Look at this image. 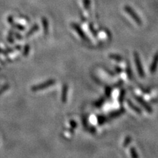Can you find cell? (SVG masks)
Instances as JSON below:
<instances>
[{"mask_svg": "<svg viewBox=\"0 0 158 158\" xmlns=\"http://www.w3.org/2000/svg\"><path fill=\"white\" fill-rule=\"evenodd\" d=\"M125 11H126L127 13H128V14H129V15H130L133 19L135 20V21L137 24H142V21H141L140 18L139 17H138V15L136 13V12L135 11L134 9H133L132 8H131V7L127 6L125 7Z\"/></svg>", "mask_w": 158, "mask_h": 158, "instance_id": "obj_1", "label": "cell"}, {"mask_svg": "<svg viewBox=\"0 0 158 158\" xmlns=\"http://www.w3.org/2000/svg\"><path fill=\"white\" fill-rule=\"evenodd\" d=\"M135 98L136 100L138 102H139L143 107H144L146 109V110H147V111H148L149 113H152V109L151 108V107L149 105H148L145 101L143 100L141 98L138 97V96H135Z\"/></svg>", "mask_w": 158, "mask_h": 158, "instance_id": "obj_3", "label": "cell"}, {"mask_svg": "<svg viewBox=\"0 0 158 158\" xmlns=\"http://www.w3.org/2000/svg\"><path fill=\"white\" fill-rule=\"evenodd\" d=\"M128 105H129V106H130L131 108H132L133 110H134L136 112H137V113H141L140 109L138 108V107H136V106H135V105L133 104L132 103H131V102H130V100H128Z\"/></svg>", "mask_w": 158, "mask_h": 158, "instance_id": "obj_5", "label": "cell"}, {"mask_svg": "<svg viewBox=\"0 0 158 158\" xmlns=\"http://www.w3.org/2000/svg\"><path fill=\"white\" fill-rule=\"evenodd\" d=\"M135 153H136V152H135L134 148H132V149H131V155H132V157H138V155L135 154Z\"/></svg>", "mask_w": 158, "mask_h": 158, "instance_id": "obj_6", "label": "cell"}, {"mask_svg": "<svg viewBox=\"0 0 158 158\" xmlns=\"http://www.w3.org/2000/svg\"><path fill=\"white\" fill-rule=\"evenodd\" d=\"M135 56V61L136 63V66L137 67V70L138 73H139V75L141 77H144V70H143V68L141 65V62L140 60V57L138 56V54L136 52H135L134 53Z\"/></svg>", "mask_w": 158, "mask_h": 158, "instance_id": "obj_2", "label": "cell"}, {"mask_svg": "<svg viewBox=\"0 0 158 158\" xmlns=\"http://www.w3.org/2000/svg\"><path fill=\"white\" fill-rule=\"evenodd\" d=\"M157 64H158V52H157V53L155 55L154 60H153L152 65L150 67V72L152 73H155V71H156Z\"/></svg>", "mask_w": 158, "mask_h": 158, "instance_id": "obj_4", "label": "cell"}]
</instances>
